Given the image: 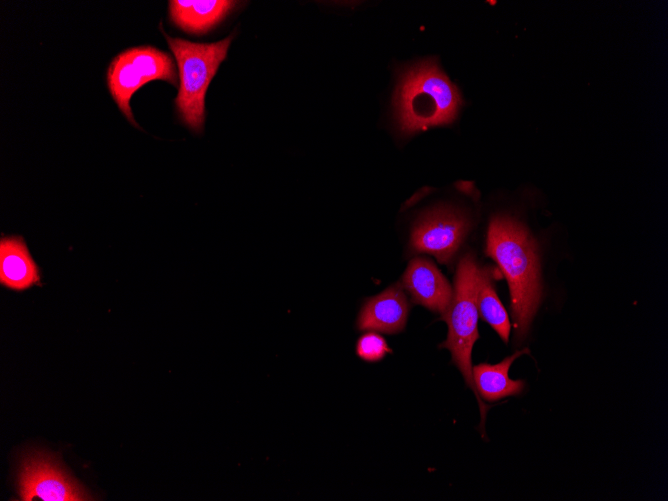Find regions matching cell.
Segmentation results:
<instances>
[{
	"label": "cell",
	"mask_w": 668,
	"mask_h": 501,
	"mask_svg": "<svg viewBox=\"0 0 668 501\" xmlns=\"http://www.w3.org/2000/svg\"><path fill=\"white\" fill-rule=\"evenodd\" d=\"M486 254L507 280L515 339L521 341L542 295L535 242L520 222L504 215L495 216L488 227Z\"/></svg>",
	"instance_id": "1"
},
{
	"label": "cell",
	"mask_w": 668,
	"mask_h": 501,
	"mask_svg": "<svg viewBox=\"0 0 668 501\" xmlns=\"http://www.w3.org/2000/svg\"><path fill=\"white\" fill-rule=\"evenodd\" d=\"M461 105L458 88L435 59L420 61L399 77L394 108L398 129L404 135L452 123Z\"/></svg>",
	"instance_id": "2"
},
{
	"label": "cell",
	"mask_w": 668,
	"mask_h": 501,
	"mask_svg": "<svg viewBox=\"0 0 668 501\" xmlns=\"http://www.w3.org/2000/svg\"><path fill=\"white\" fill-rule=\"evenodd\" d=\"M479 266L472 253H466L459 261L452 299L448 310L441 315L448 326L446 340L440 344L451 352L452 363L460 370L466 385L474 392L481 414L480 429L484 428L489 406L479 398L472 376V349L479 338L476 303Z\"/></svg>",
	"instance_id": "3"
},
{
	"label": "cell",
	"mask_w": 668,
	"mask_h": 501,
	"mask_svg": "<svg viewBox=\"0 0 668 501\" xmlns=\"http://www.w3.org/2000/svg\"><path fill=\"white\" fill-rule=\"evenodd\" d=\"M173 52L180 76L175 105L182 121L193 131L200 132L205 121V94L225 59L233 34L213 43H195L172 38L164 33Z\"/></svg>",
	"instance_id": "4"
},
{
	"label": "cell",
	"mask_w": 668,
	"mask_h": 501,
	"mask_svg": "<svg viewBox=\"0 0 668 501\" xmlns=\"http://www.w3.org/2000/svg\"><path fill=\"white\" fill-rule=\"evenodd\" d=\"M175 64L166 52L152 46H138L119 53L110 63L107 83L110 93L126 119L138 126L130 108L132 95L152 80L177 86Z\"/></svg>",
	"instance_id": "5"
},
{
	"label": "cell",
	"mask_w": 668,
	"mask_h": 501,
	"mask_svg": "<svg viewBox=\"0 0 668 501\" xmlns=\"http://www.w3.org/2000/svg\"><path fill=\"white\" fill-rule=\"evenodd\" d=\"M18 492L22 501L94 500L57 459L40 451L30 452L21 459Z\"/></svg>",
	"instance_id": "6"
},
{
	"label": "cell",
	"mask_w": 668,
	"mask_h": 501,
	"mask_svg": "<svg viewBox=\"0 0 668 501\" xmlns=\"http://www.w3.org/2000/svg\"><path fill=\"white\" fill-rule=\"evenodd\" d=\"M470 222L461 212L447 207L425 213L414 225L410 238L412 253L431 254L443 264L453 260L461 247Z\"/></svg>",
	"instance_id": "7"
},
{
	"label": "cell",
	"mask_w": 668,
	"mask_h": 501,
	"mask_svg": "<svg viewBox=\"0 0 668 501\" xmlns=\"http://www.w3.org/2000/svg\"><path fill=\"white\" fill-rule=\"evenodd\" d=\"M402 287L416 304L443 315L449 308L453 290L434 263L424 257L412 259L402 277Z\"/></svg>",
	"instance_id": "8"
},
{
	"label": "cell",
	"mask_w": 668,
	"mask_h": 501,
	"mask_svg": "<svg viewBox=\"0 0 668 501\" xmlns=\"http://www.w3.org/2000/svg\"><path fill=\"white\" fill-rule=\"evenodd\" d=\"M409 313L401 284H394L363 303L356 321L360 331L395 334L404 330Z\"/></svg>",
	"instance_id": "9"
},
{
	"label": "cell",
	"mask_w": 668,
	"mask_h": 501,
	"mask_svg": "<svg viewBox=\"0 0 668 501\" xmlns=\"http://www.w3.org/2000/svg\"><path fill=\"white\" fill-rule=\"evenodd\" d=\"M0 283L14 291L40 284L38 265L21 236L2 237L0 241Z\"/></svg>",
	"instance_id": "10"
},
{
	"label": "cell",
	"mask_w": 668,
	"mask_h": 501,
	"mask_svg": "<svg viewBox=\"0 0 668 501\" xmlns=\"http://www.w3.org/2000/svg\"><path fill=\"white\" fill-rule=\"evenodd\" d=\"M529 353L527 348L516 351L497 364L480 363L472 367V376L478 396L487 402L519 395L524 389V381L509 377V369L515 359Z\"/></svg>",
	"instance_id": "11"
},
{
	"label": "cell",
	"mask_w": 668,
	"mask_h": 501,
	"mask_svg": "<svg viewBox=\"0 0 668 501\" xmlns=\"http://www.w3.org/2000/svg\"><path fill=\"white\" fill-rule=\"evenodd\" d=\"M235 1H169L171 20L181 29L191 33H204L221 21L235 6Z\"/></svg>",
	"instance_id": "12"
},
{
	"label": "cell",
	"mask_w": 668,
	"mask_h": 501,
	"mask_svg": "<svg viewBox=\"0 0 668 501\" xmlns=\"http://www.w3.org/2000/svg\"><path fill=\"white\" fill-rule=\"evenodd\" d=\"M498 275H500L498 270L492 266L479 268L476 303L482 319L498 333L504 342H508L511 324L495 290V279Z\"/></svg>",
	"instance_id": "13"
},
{
	"label": "cell",
	"mask_w": 668,
	"mask_h": 501,
	"mask_svg": "<svg viewBox=\"0 0 668 501\" xmlns=\"http://www.w3.org/2000/svg\"><path fill=\"white\" fill-rule=\"evenodd\" d=\"M391 352L385 339L375 331L364 333L356 342V354L367 362L380 361Z\"/></svg>",
	"instance_id": "14"
}]
</instances>
